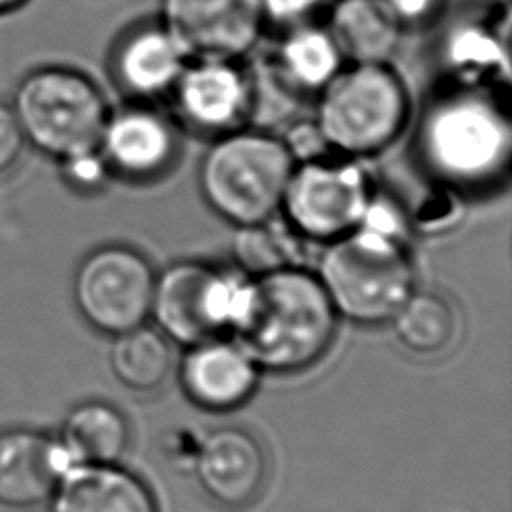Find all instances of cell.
<instances>
[{
  "mask_svg": "<svg viewBox=\"0 0 512 512\" xmlns=\"http://www.w3.org/2000/svg\"><path fill=\"white\" fill-rule=\"evenodd\" d=\"M344 60L388 62L402 40V26L382 0H336L328 26Z\"/></svg>",
  "mask_w": 512,
  "mask_h": 512,
  "instance_id": "cell-18",
  "label": "cell"
},
{
  "mask_svg": "<svg viewBox=\"0 0 512 512\" xmlns=\"http://www.w3.org/2000/svg\"><path fill=\"white\" fill-rule=\"evenodd\" d=\"M294 164L316 160L330 154V148L316 124L314 118H296L284 126V134L280 136Z\"/></svg>",
  "mask_w": 512,
  "mask_h": 512,
  "instance_id": "cell-27",
  "label": "cell"
},
{
  "mask_svg": "<svg viewBox=\"0 0 512 512\" xmlns=\"http://www.w3.org/2000/svg\"><path fill=\"white\" fill-rule=\"evenodd\" d=\"M156 272L132 246L104 244L82 258L72 296L80 316L100 334L118 336L150 316Z\"/></svg>",
  "mask_w": 512,
  "mask_h": 512,
  "instance_id": "cell-8",
  "label": "cell"
},
{
  "mask_svg": "<svg viewBox=\"0 0 512 512\" xmlns=\"http://www.w3.org/2000/svg\"><path fill=\"white\" fill-rule=\"evenodd\" d=\"M316 276L336 314L362 326L390 322L416 290L408 238L366 224L322 244Z\"/></svg>",
  "mask_w": 512,
  "mask_h": 512,
  "instance_id": "cell-3",
  "label": "cell"
},
{
  "mask_svg": "<svg viewBox=\"0 0 512 512\" xmlns=\"http://www.w3.org/2000/svg\"><path fill=\"white\" fill-rule=\"evenodd\" d=\"M336 318L316 272L290 266L244 278L228 330L256 368L292 374L326 354Z\"/></svg>",
  "mask_w": 512,
  "mask_h": 512,
  "instance_id": "cell-2",
  "label": "cell"
},
{
  "mask_svg": "<svg viewBox=\"0 0 512 512\" xmlns=\"http://www.w3.org/2000/svg\"><path fill=\"white\" fill-rule=\"evenodd\" d=\"M294 160L280 136L260 128L218 134L198 166L208 208L228 224L248 226L280 214Z\"/></svg>",
  "mask_w": 512,
  "mask_h": 512,
  "instance_id": "cell-5",
  "label": "cell"
},
{
  "mask_svg": "<svg viewBox=\"0 0 512 512\" xmlns=\"http://www.w3.org/2000/svg\"><path fill=\"white\" fill-rule=\"evenodd\" d=\"M172 366L170 342L162 332L136 326L114 336L110 368L122 386L134 392H154L166 384Z\"/></svg>",
  "mask_w": 512,
  "mask_h": 512,
  "instance_id": "cell-23",
  "label": "cell"
},
{
  "mask_svg": "<svg viewBox=\"0 0 512 512\" xmlns=\"http://www.w3.org/2000/svg\"><path fill=\"white\" fill-rule=\"evenodd\" d=\"M400 26H416L432 18L440 0H382Z\"/></svg>",
  "mask_w": 512,
  "mask_h": 512,
  "instance_id": "cell-30",
  "label": "cell"
},
{
  "mask_svg": "<svg viewBox=\"0 0 512 512\" xmlns=\"http://www.w3.org/2000/svg\"><path fill=\"white\" fill-rule=\"evenodd\" d=\"M416 154L448 190L478 194L498 186L508 176L512 154L506 88L448 78L420 112Z\"/></svg>",
  "mask_w": 512,
  "mask_h": 512,
  "instance_id": "cell-1",
  "label": "cell"
},
{
  "mask_svg": "<svg viewBox=\"0 0 512 512\" xmlns=\"http://www.w3.org/2000/svg\"><path fill=\"white\" fill-rule=\"evenodd\" d=\"M26 146L28 144L14 116V110L10 104L0 102V174L12 170L18 164Z\"/></svg>",
  "mask_w": 512,
  "mask_h": 512,
  "instance_id": "cell-28",
  "label": "cell"
},
{
  "mask_svg": "<svg viewBox=\"0 0 512 512\" xmlns=\"http://www.w3.org/2000/svg\"><path fill=\"white\" fill-rule=\"evenodd\" d=\"M176 124L158 108L132 104L110 110L98 152L112 176L154 180L170 170L178 158Z\"/></svg>",
  "mask_w": 512,
  "mask_h": 512,
  "instance_id": "cell-11",
  "label": "cell"
},
{
  "mask_svg": "<svg viewBox=\"0 0 512 512\" xmlns=\"http://www.w3.org/2000/svg\"><path fill=\"white\" fill-rule=\"evenodd\" d=\"M28 0H0V14H6V12H12L16 8H20L22 4H26Z\"/></svg>",
  "mask_w": 512,
  "mask_h": 512,
  "instance_id": "cell-31",
  "label": "cell"
},
{
  "mask_svg": "<svg viewBox=\"0 0 512 512\" xmlns=\"http://www.w3.org/2000/svg\"><path fill=\"white\" fill-rule=\"evenodd\" d=\"M58 164L62 180L80 194H94L102 190L112 178V172L98 150L60 160Z\"/></svg>",
  "mask_w": 512,
  "mask_h": 512,
  "instance_id": "cell-26",
  "label": "cell"
},
{
  "mask_svg": "<svg viewBox=\"0 0 512 512\" xmlns=\"http://www.w3.org/2000/svg\"><path fill=\"white\" fill-rule=\"evenodd\" d=\"M266 20L282 24H298L302 18L318 10L326 0H258Z\"/></svg>",
  "mask_w": 512,
  "mask_h": 512,
  "instance_id": "cell-29",
  "label": "cell"
},
{
  "mask_svg": "<svg viewBox=\"0 0 512 512\" xmlns=\"http://www.w3.org/2000/svg\"><path fill=\"white\" fill-rule=\"evenodd\" d=\"M72 466L58 438L34 428L2 430L0 508L24 512L48 504Z\"/></svg>",
  "mask_w": 512,
  "mask_h": 512,
  "instance_id": "cell-14",
  "label": "cell"
},
{
  "mask_svg": "<svg viewBox=\"0 0 512 512\" xmlns=\"http://www.w3.org/2000/svg\"><path fill=\"white\" fill-rule=\"evenodd\" d=\"M58 440L74 464H116L128 448L130 428L118 408L90 400L68 412Z\"/></svg>",
  "mask_w": 512,
  "mask_h": 512,
  "instance_id": "cell-19",
  "label": "cell"
},
{
  "mask_svg": "<svg viewBox=\"0 0 512 512\" xmlns=\"http://www.w3.org/2000/svg\"><path fill=\"white\" fill-rule=\"evenodd\" d=\"M192 470L210 500L228 510H242L260 496L268 460L254 434L222 426L198 442Z\"/></svg>",
  "mask_w": 512,
  "mask_h": 512,
  "instance_id": "cell-12",
  "label": "cell"
},
{
  "mask_svg": "<svg viewBox=\"0 0 512 512\" xmlns=\"http://www.w3.org/2000/svg\"><path fill=\"white\" fill-rule=\"evenodd\" d=\"M10 108L26 144L58 162L98 150L110 116L100 86L70 66H40L24 74Z\"/></svg>",
  "mask_w": 512,
  "mask_h": 512,
  "instance_id": "cell-6",
  "label": "cell"
},
{
  "mask_svg": "<svg viewBox=\"0 0 512 512\" xmlns=\"http://www.w3.org/2000/svg\"><path fill=\"white\" fill-rule=\"evenodd\" d=\"M270 60L302 96L318 94L344 66V58L330 32L300 22L284 34Z\"/></svg>",
  "mask_w": 512,
  "mask_h": 512,
  "instance_id": "cell-20",
  "label": "cell"
},
{
  "mask_svg": "<svg viewBox=\"0 0 512 512\" xmlns=\"http://www.w3.org/2000/svg\"><path fill=\"white\" fill-rule=\"evenodd\" d=\"M374 190L358 160L328 154L294 164L280 214L306 242L328 244L360 224Z\"/></svg>",
  "mask_w": 512,
  "mask_h": 512,
  "instance_id": "cell-7",
  "label": "cell"
},
{
  "mask_svg": "<svg viewBox=\"0 0 512 512\" xmlns=\"http://www.w3.org/2000/svg\"><path fill=\"white\" fill-rule=\"evenodd\" d=\"M160 26L188 60H234L252 54L266 16L258 0H160Z\"/></svg>",
  "mask_w": 512,
  "mask_h": 512,
  "instance_id": "cell-10",
  "label": "cell"
},
{
  "mask_svg": "<svg viewBox=\"0 0 512 512\" xmlns=\"http://www.w3.org/2000/svg\"><path fill=\"white\" fill-rule=\"evenodd\" d=\"M50 512H158L150 488L114 464H76L50 498Z\"/></svg>",
  "mask_w": 512,
  "mask_h": 512,
  "instance_id": "cell-17",
  "label": "cell"
},
{
  "mask_svg": "<svg viewBox=\"0 0 512 512\" xmlns=\"http://www.w3.org/2000/svg\"><path fill=\"white\" fill-rule=\"evenodd\" d=\"M444 60L450 78L508 86V20L496 28L480 20L458 24L446 36Z\"/></svg>",
  "mask_w": 512,
  "mask_h": 512,
  "instance_id": "cell-21",
  "label": "cell"
},
{
  "mask_svg": "<svg viewBox=\"0 0 512 512\" xmlns=\"http://www.w3.org/2000/svg\"><path fill=\"white\" fill-rule=\"evenodd\" d=\"M172 94L178 116L198 132L218 136L248 120V72L234 60H188Z\"/></svg>",
  "mask_w": 512,
  "mask_h": 512,
  "instance_id": "cell-13",
  "label": "cell"
},
{
  "mask_svg": "<svg viewBox=\"0 0 512 512\" xmlns=\"http://www.w3.org/2000/svg\"><path fill=\"white\" fill-rule=\"evenodd\" d=\"M410 94L388 62L342 66L318 92L316 124L336 156L362 160L388 150L410 120Z\"/></svg>",
  "mask_w": 512,
  "mask_h": 512,
  "instance_id": "cell-4",
  "label": "cell"
},
{
  "mask_svg": "<svg viewBox=\"0 0 512 512\" xmlns=\"http://www.w3.org/2000/svg\"><path fill=\"white\" fill-rule=\"evenodd\" d=\"M246 72L250 86L248 120L254 128L270 132L272 126H286L298 118V104L304 96L282 78L270 56L254 62Z\"/></svg>",
  "mask_w": 512,
  "mask_h": 512,
  "instance_id": "cell-25",
  "label": "cell"
},
{
  "mask_svg": "<svg viewBox=\"0 0 512 512\" xmlns=\"http://www.w3.org/2000/svg\"><path fill=\"white\" fill-rule=\"evenodd\" d=\"M390 322L398 342L416 356L446 352L458 334L452 302L430 290H414Z\"/></svg>",
  "mask_w": 512,
  "mask_h": 512,
  "instance_id": "cell-22",
  "label": "cell"
},
{
  "mask_svg": "<svg viewBox=\"0 0 512 512\" xmlns=\"http://www.w3.org/2000/svg\"><path fill=\"white\" fill-rule=\"evenodd\" d=\"M180 384L196 406L224 412L252 396L258 368L234 340L212 338L190 346L180 364Z\"/></svg>",
  "mask_w": 512,
  "mask_h": 512,
  "instance_id": "cell-15",
  "label": "cell"
},
{
  "mask_svg": "<svg viewBox=\"0 0 512 512\" xmlns=\"http://www.w3.org/2000/svg\"><path fill=\"white\" fill-rule=\"evenodd\" d=\"M186 64L180 46L156 22L124 32L112 50L110 74L124 94L152 100L172 92Z\"/></svg>",
  "mask_w": 512,
  "mask_h": 512,
  "instance_id": "cell-16",
  "label": "cell"
},
{
  "mask_svg": "<svg viewBox=\"0 0 512 512\" xmlns=\"http://www.w3.org/2000/svg\"><path fill=\"white\" fill-rule=\"evenodd\" d=\"M306 240L298 236L286 220H278V216L248 224L236 226L232 236V256L238 268L254 278L274 270L302 266V250L306 248Z\"/></svg>",
  "mask_w": 512,
  "mask_h": 512,
  "instance_id": "cell-24",
  "label": "cell"
},
{
  "mask_svg": "<svg viewBox=\"0 0 512 512\" xmlns=\"http://www.w3.org/2000/svg\"><path fill=\"white\" fill-rule=\"evenodd\" d=\"M244 278L200 260L172 262L156 274L150 314L160 332L178 344L220 338L230 326Z\"/></svg>",
  "mask_w": 512,
  "mask_h": 512,
  "instance_id": "cell-9",
  "label": "cell"
}]
</instances>
